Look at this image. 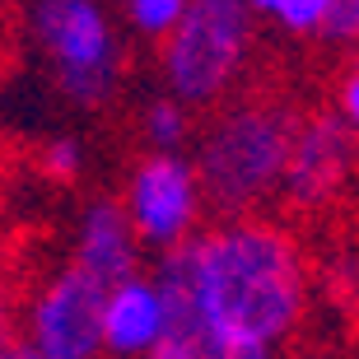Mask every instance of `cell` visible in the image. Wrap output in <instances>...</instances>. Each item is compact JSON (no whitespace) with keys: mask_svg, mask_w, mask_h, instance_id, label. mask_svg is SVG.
Returning <instances> with one entry per match:
<instances>
[{"mask_svg":"<svg viewBox=\"0 0 359 359\" xmlns=\"http://www.w3.org/2000/svg\"><path fill=\"white\" fill-rule=\"evenodd\" d=\"M154 285L173 327L210 332L262 350H285L308 308V266L285 224L262 215L215 219L191 243L163 252Z\"/></svg>","mask_w":359,"mask_h":359,"instance_id":"cell-1","label":"cell"},{"mask_svg":"<svg viewBox=\"0 0 359 359\" xmlns=\"http://www.w3.org/2000/svg\"><path fill=\"white\" fill-rule=\"evenodd\" d=\"M304 112L276 93H248L219 107L196 140V173L215 219L257 215V205L280 196Z\"/></svg>","mask_w":359,"mask_h":359,"instance_id":"cell-2","label":"cell"},{"mask_svg":"<svg viewBox=\"0 0 359 359\" xmlns=\"http://www.w3.org/2000/svg\"><path fill=\"white\" fill-rule=\"evenodd\" d=\"M252 5L248 0H191L182 24L163 38L159 70L177 103L215 107L238 84L252 52Z\"/></svg>","mask_w":359,"mask_h":359,"instance_id":"cell-3","label":"cell"},{"mask_svg":"<svg viewBox=\"0 0 359 359\" xmlns=\"http://www.w3.org/2000/svg\"><path fill=\"white\" fill-rule=\"evenodd\" d=\"M33 33L52 56L56 84L70 103L98 107L117 89V38L98 0H38Z\"/></svg>","mask_w":359,"mask_h":359,"instance_id":"cell-4","label":"cell"},{"mask_svg":"<svg viewBox=\"0 0 359 359\" xmlns=\"http://www.w3.org/2000/svg\"><path fill=\"white\" fill-rule=\"evenodd\" d=\"M126 215L135 233L154 252H173L201 233V210H205V187H201L196 163L177 154H145L126 182Z\"/></svg>","mask_w":359,"mask_h":359,"instance_id":"cell-5","label":"cell"},{"mask_svg":"<svg viewBox=\"0 0 359 359\" xmlns=\"http://www.w3.org/2000/svg\"><path fill=\"white\" fill-rule=\"evenodd\" d=\"M103 304L107 285L70 262L56 271L28 308V341L47 359H98L103 355Z\"/></svg>","mask_w":359,"mask_h":359,"instance_id":"cell-6","label":"cell"},{"mask_svg":"<svg viewBox=\"0 0 359 359\" xmlns=\"http://www.w3.org/2000/svg\"><path fill=\"white\" fill-rule=\"evenodd\" d=\"M359 159V135L350 131V121L336 107H318L304 112L299 135H294V154L280 182V201L294 215H313L346 187Z\"/></svg>","mask_w":359,"mask_h":359,"instance_id":"cell-7","label":"cell"},{"mask_svg":"<svg viewBox=\"0 0 359 359\" xmlns=\"http://www.w3.org/2000/svg\"><path fill=\"white\" fill-rule=\"evenodd\" d=\"M173 332L168 299L154 280L135 276L107 290L103 304V355L107 359H145L163 346V336Z\"/></svg>","mask_w":359,"mask_h":359,"instance_id":"cell-8","label":"cell"},{"mask_svg":"<svg viewBox=\"0 0 359 359\" xmlns=\"http://www.w3.org/2000/svg\"><path fill=\"white\" fill-rule=\"evenodd\" d=\"M140 248L145 243L135 233L126 205L121 201H93L80 219V233H75V266L112 290L121 280L140 276Z\"/></svg>","mask_w":359,"mask_h":359,"instance_id":"cell-9","label":"cell"},{"mask_svg":"<svg viewBox=\"0 0 359 359\" xmlns=\"http://www.w3.org/2000/svg\"><path fill=\"white\" fill-rule=\"evenodd\" d=\"M145 359H280V350L243 346V341L210 332V327H173L163 336V346Z\"/></svg>","mask_w":359,"mask_h":359,"instance_id":"cell-10","label":"cell"},{"mask_svg":"<svg viewBox=\"0 0 359 359\" xmlns=\"http://www.w3.org/2000/svg\"><path fill=\"white\" fill-rule=\"evenodd\" d=\"M248 5H252V14L271 19L294 38H327L336 14V0H248Z\"/></svg>","mask_w":359,"mask_h":359,"instance_id":"cell-11","label":"cell"},{"mask_svg":"<svg viewBox=\"0 0 359 359\" xmlns=\"http://www.w3.org/2000/svg\"><path fill=\"white\" fill-rule=\"evenodd\" d=\"M140 131L149 140V154H173V149H182L187 131H191V107L177 98H154L140 112Z\"/></svg>","mask_w":359,"mask_h":359,"instance_id":"cell-12","label":"cell"},{"mask_svg":"<svg viewBox=\"0 0 359 359\" xmlns=\"http://www.w3.org/2000/svg\"><path fill=\"white\" fill-rule=\"evenodd\" d=\"M126 5V19L135 24V33H145V38H168L177 24H182V14L191 0H121Z\"/></svg>","mask_w":359,"mask_h":359,"instance_id":"cell-13","label":"cell"},{"mask_svg":"<svg viewBox=\"0 0 359 359\" xmlns=\"http://www.w3.org/2000/svg\"><path fill=\"white\" fill-rule=\"evenodd\" d=\"M80 163H84L80 140H52V145L42 149V173L56 177V182H75L80 177Z\"/></svg>","mask_w":359,"mask_h":359,"instance_id":"cell-14","label":"cell"},{"mask_svg":"<svg viewBox=\"0 0 359 359\" xmlns=\"http://www.w3.org/2000/svg\"><path fill=\"white\" fill-rule=\"evenodd\" d=\"M322 42H332V47H359V0H336L332 28H327Z\"/></svg>","mask_w":359,"mask_h":359,"instance_id":"cell-15","label":"cell"},{"mask_svg":"<svg viewBox=\"0 0 359 359\" xmlns=\"http://www.w3.org/2000/svg\"><path fill=\"white\" fill-rule=\"evenodd\" d=\"M336 112L350 121V131L359 135V56L346 66V75H341V84H336Z\"/></svg>","mask_w":359,"mask_h":359,"instance_id":"cell-16","label":"cell"},{"mask_svg":"<svg viewBox=\"0 0 359 359\" xmlns=\"http://www.w3.org/2000/svg\"><path fill=\"white\" fill-rule=\"evenodd\" d=\"M0 359H47L33 341H10V346H0Z\"/></svg>","mask_w":359,"mask_h":359,"instance_id":"cell-17","label":"cell"}]
</instances>
